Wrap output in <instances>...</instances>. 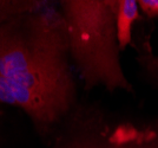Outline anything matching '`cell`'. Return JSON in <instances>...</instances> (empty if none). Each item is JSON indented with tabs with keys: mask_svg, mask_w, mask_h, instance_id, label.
I'll list each match as a JSON object with an SVG mask.
<instances>
[{
	"mask_svg": "<svg viewBox=\"0 0 158 148\" xmlns=\"http://www.w3.org/2000/svg\"><path fill=\"white\" fill-rule=\"evenodd\" d=\"M69 39L28 17L0 26V103L24 109L51 124L69 111L74 83L66 54Z\"/></svg>",
	"mask_w": 158,
	"mask_h": 148,
	"instance_id": "6da1fadb",
	"label": "cell"
},
{
	"mask_svg": "<svg viewBox=\"0 0 158 148\" xmlns=\"http://www.w3.org/2000/svg\"><path fill=\"white\" fill-rule=\"evenodd\" d=\"M69 36V51L86 89H132L119 59L116 31L117 0H65L60 2Z\"/></svg>",
	"mask_w": 158,
	"mask_h": 148,
	"instance_id": "7a4b0ae2",
	"label": "cell"
},
{
	"mask_svg": "<svg viewBox=\"0 0 158 148\" xmlns=\"http://www.w3.org/2000/svg\"><path fill=\"white\" fill-rule=\"evenodd\" d=\"M52 148H158V119L117 124L98 116L80 119Z\"/></svg>",
	"mask_w": 158,
	"mask_h": 148,
	"instance_id": "3957f363",
	"label": "cell"
},
{
	"mask_svg": "<svg viewBox=\"0 0 158 148\" xmlns=\"http://www.w3.org/2000/svg\"><path fill=\"white\" fill-rule=\"evenodd\" d=\"M138 7L136 0H117L116 31L120 50H124L131 43L132 25L139 15Z\"/></svg>",
	"mask_w": 158,
	"mask_h": 148,
	"instance_id": "277c9868",
	"label": "cell"
},
{
	"mask_svg": "<svg viewBox=\"0 0 158 148\" xmlns=\"http://www.w3.org/2000/svg\"><path fill=\"white\" fill-rule=\"evenodd\" d=\"M37 1H0V23L11 15L24 14L35 6Z\"/></svg>",
	"mask_w": 158,
	"mask_h": 148,
	"instance_id": "5b68a950",
	"label": "cell"
},
{
	"mask_svg": "<svg viewBox=\"0 0 158 148\" xmlns=\"http://www.w3.org/2000/svg\"><path fill=\"white\" fill-rule=\"evenodd\" d=\"M138 6L148 17H158V0H139Z\"/></svg>",
	"mask_w": 158,
	"mask_h": 148,
	"instance_id": "8992f818",
	"label": "cell"
}]
</instances>
